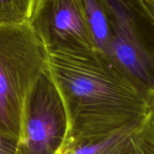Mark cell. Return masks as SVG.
Masks as SVG:
<instances>
[{
    "label": "cell",
    "mask_w": 154,
    "mask_h": 154,
    "mask_svg": "<svg viewBox=\"0 0 154 154\" xmlns=\"http://www.w3.org/2000/svg\"><path fill=\"white\" fill-rule=\"evenodd\" d=\"M56 154H154V110L140 123L94 141L60 145Z\"/></svg>",
    "instance_id": "obj_6"
},
{
    "label": "cell",
    "mask_w": 154,
    "mask_h": 154,
    "mask_svg": "<svg viewBox=\"0 0 154 154\" xmlns=\"http://www.w3.org/2000/svg\"><path fill=\"white\" fill-rule=\"evenodd\" d=\"M28 23L48 52L60 48L97 51L83 0H36Z\"/></svg>",
    "instance_id": "obj_5"
},
{
    "label": "cell",
    "mask_w": 154,
    "mask_h": 154,
    "mask_svg": "<svg viewBox=\"0 0 154 154\" xmlns=\"http://www.w3.org/2000/svg\"><path fill=\"white\" fill-rule=\"evenodd\" d=\"M49 52L28 22L0 25V132L18 141Z\"/></svg>",
    "instance_id": "obj_2"
},
{
    "label": "cell",
    "mask_w": 154,
    "mask_h": 154,
    "mask_svg": "<svg viewBox=\"0 0 154 154\" xmlns=\"http://www.w3.org/2000/svg\"><path fill=\"white\" fill-rule=\"evenodd\" d=\"M66 128L64 106L48 68L30 97L15 154H56Z\"/></svg>",
    "instance_id": "obj_3"
},
{
    "label": "cell",
    "mask_w": 154,
    "mask_h": 154,
    "mask_svg": "<svg viewBox=\"0 0 154 154\" xmlns=\"http://www.w3.org/2000/svg\"><path fill=\"white\" fill-rule=\"evenodd\" d=\"M137 6L141 20L154 29V0H137Z\"/></svg>",
    "instance_id": "obj_9"
},
{
    "label": "cell",
    "mask_w": 154,
    "mask_h": 154,
    "mask_svg": "<svg viewBox=\"0 0 154 154\" xmlns=\"http://www.w3.org/2000/svg\"><path fill=\"white\" fill-rule=\"evenodd\" d=\"M36 0H0V25L28 22Z\"/></svg>",
    "instance_id": "obj_8"
},
{
    "label": "cell",
    "mask_w": 154,
    "mask_h": 154,
    "mask_svg": "<svg viewBox=\"0 0 154 154\" xmlns=\"http://www.w3.org/2000/svg\"><path fill=\"white\" fill-rule=\"evenodd\" d=\"M48 71L66 116L61 145L94 141L140 123L150 108L149 91L97 51L60 48Z\"/></svg>",
    "instance_id": "obj_1"
},
{
    "label": "cell",
    "mask_w": 154,
    "mask_h": 154,
    "mask_svg": "<svg viewBox=\"0 0 154 154\" xmlns=\"http://www.w3.org/2000/svg\"><path fill=\"white\" fill-rule=\"evenodd\" d=\"M17 141L0 132V154H15Z\"/></svg>",
    "instance_id": "obj_10"
},
{
    "label": "cell",
    "mask_w": 154,
    "mask_h": 154,
    "mask_svg": "<svg viewBox=\"0 0 154 154\" xmlns=\"http://www.w3.org/2000/svg\"><path fill=\"white\" fill-rule=\"evenodd\" d=\"M112 33V59L146 90L154 89V50L139 29L137 0H106Z\"/></svg>",
    "instance_id": "obj_4"
},
{
    "label": "cell",
    "mask_w": 154,
    "mask_h": 154,
    "mask_svg": "<svg viewBox=\"0 0 154 154\" xmlns=\"http://www.w3.org/2000/svg\"><path fill=\"white\" fill-rule=\"evenodd\" d=\"M85 14L97 51L112 57V33L106 0H83Z\"/></svg>",
    "instance_id": "obj_7"
}]
</instances>
